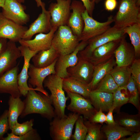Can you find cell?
Segmentation results:
<instances>
[{
	"instance_id": "cell-29",
	"label": "cell",
	"mask_w": 140,
	"mask_h": 140,
	"mask_svg": "<svg viewBox=\"0 0 140 140\" xmlns=\"http://www.w3.org/2000/svg\"><path fill=\"white\" fill-rule=\"evenodd\" d=\"M101 130L107 140H120L133 133L116 123L102 126Z\"/></svg>"
},
{
	"instance_id": "cell-35",
	"label": "cell",
	"mask_w": 140,
	"mask_h": 140,
	"mask_svg": "<svg viewBox=\"0 0 140 140\" xmlns=\"http://www.w3.org/2000/svg\"><path fill=\"white\" fill-rule=\"evenodd\" d=\"M126 87L129 97L128 103L133 104L139 111V94L136 84L131 76Z\"/></svg>"
},
{
	"instance_id": "cell-8",
	"label": "cell",
	"mask_w": 140,
	"mask_h": 140,
	"mask_svg": "<svg viewBox=\"0 0 140 140\" xmlns=\"http://www.w3.org/2000/svg\"><path fill=\"white\" fill-rule=\"evenodd\" d=\"M57 59L50 66L44 68H37L30 64L28 72L29 86L30 87L36 88L38 89L39 92L49 96L48 93L44 88L43 82L48 75L55 74V65Z\"/></svg>"
},
{
	"instance_id": "cell-47",
	"label": "cell",
	"mask_w": 140,
	"mask_h": 140,
	"mask_svg": "<svg viewBox=\"0 0 140 140\" xmlns=\"http://www.w3.org/2000/svg\"><path fill=\"white\" fill-rule=\"evenodd\" d=\"M36 3L38 7H41L43 2L41 1V0H34Z\"/></svg>"
},
{
	"instance_id": "cell-42",
	"label": "cell",
	"mask_w": 140,
	"mask_h": 140,
	"mask_svg": "<svg viewBox=\"0 0 140 140\" xmlns=\"http://www.w3.org/2000/svg\"><path fill=\"white\" fill-rule=\"evenodd\" d=\"M89 15L92 17L95 4L90 0H81Z\"/></svg>"
},
{
	"instance_id": "cell-12",
	"label": "cell",
	"mask_w": 140,
	"mask_h": 140,
	"mask_svg": "<svg viewBox=\"0 0 140 140\" xmlns=\"http://www.w3.org/2000/svg\"><path fill=\"white\" fill-rule=\"evenodd\" d=\"M41 7L42 9L41 12L30 25L22 39L26 40L31 39L35 34L47 33L52 29L50 14L48 11L46 9L44 3L43 2Z\"/></svg>"
},
{
	"instance_id": "cell-33",
	"label": "cell",
	"mask_w": 140,
	"mask_h": 140,
	"mask_svg": "<svg viewBox=\"0 0 140 140\" xmlns=\"http://www.w3.org/2000/svg\"><path fill=\"white\" fill-rule=\"evenodd\" d=\"M118 87L113 77L109 73L107 75L93 90L113 94Z\"/></svg>"
},
{
	"instance_id": "cell-4",
	"label": "cell",
	"mask_w": 140,
	"mask_h": 140,
	"mask_svg": "<svg viewBox=\"0 0 140 140\" xmlns=\"http://www.w3.org/2000/svg\"><path fill=\"white\" fill-rule=\"evenodd\" d=\"M79 115L72 113L62 118L55 116L50 123V134L52 139L71 140L74 126Z\"/></svg>"
},
{
	"instance_id": "cell-14",
	"label": "cell",
	"mask_w": 140,
	"mask_h": 140,
	"mask_svg": "<svg viewBox=\"0 0 140 140\" xmlns=\"http://www.w3.org/2000/svg\"><path fill=\"white\" fill-rule=\"evenodd\" d=\"M2 8V15L18 24L24 25L29 21V16L25 12L24 6L16 0H5Z\"/></svg>"
},
{
	"instance_id": "cell-38",
	"label": "cell",
	"mask_w": 140,
	"mask_h": 140,
	"mask_svg": "<svg viewBox=\"0 0 140 140\" xmlns=\"http://www.w3.org/2000/svg\"><path fill=\"white\" fill-rule=\"evenodd\" d=\"M34 122V119H31L22 123L17 122L11 130V132L17 136L24 135L33 129Z\"/></svg>"
},
{
	"instance_id": "cell-28",
	"label": "cell",
	"mask_w": 140,
	"mask_h": 140,
	"mask_svg": "<svg viewBox=\"0 0 140 140\" xmlns=\"http://www.w3.org/2000/svg\"><path fill=\"white\" fill-rule=\"evenodd\" d=\"M8 119L10 129L11 130L18 122V117L22 113L24 107V102L20 97H14L11 96L8 101Z\"/></svg>"
},
{
	"instance_id": "cell-25",
	"label": "cell",
	"mask_w": 140,
	"mask_h": 140,
	"mask_svg": "<svg viewBox=\"0 0 140 140\" xmlns=\"http://www.w3.org/2000/svg\"><path fill=\"white\" fill-rule=\"evenodd\" d=\"M116 65L114 56L107 61L95 66L92 78L88 85L91 90Z\"/></svg>"
},
{
	"instance_id": "cell-46",
	"label": "cell",
	"mask_w": 140,
	"mask_h": 140,
	"mask_svg": "<svg viewBox=\"0 0 140 140\" xmlns=\"http://www.w3.org/2000/svg\"><path fill=\"white\" fill-rule=\"evenodd\" d=\"M7 42L6 39L0 38V54L5 48Z\"/></svg>"
},
{
	"instance_id": "cell-20",
	"label": "cell",
	"mask_w": 140,
	"mask_h": 140,
	"mask_svg": "<svg viewBox=\"0 0 140 140\" xmlns=\"http://www.w3.org/2000/svg\"><path fill=\"white\" fill-rule=\"evenodd\" d=\"M58 27H53L47 33H39L33 39H21L19 43L21 45L28 47L32 51L39 52L49 49L51 46L54 35Z\"/></svg>"
},
{
	"instance_id": "cell-16",
	"label": "cell",
	"mask_w": 140,
	"mask_h": 140,
	"mask_svg": "<svg viewBox=\"0 0 140 140\" xmlns=\"http://www.w3.org/2000/svg\"><path fill=\"white\" fill-rule=\"evenodd\" d=\"M78 57L76 64L67 69L69 77L88 84L92 80L95 66L89 60L78 55Z\"/></svg>"
},
{
	"instance_id": "cell-41",
	"label": "cell",
	"mask_w": 140,
	"mask_h": 140,
	"mask_svg": "<svg viewBox=\"0 0 140 140\" xmlns=\"http://www.w3.org/2000/svg\"><path fill=\"white\" fill-rule=\"evenodd\" d=\"M106 115L101 110L97 111L89 120L92 122L101 124L106 122Z\"/></svg>"
},
{
	"instance_id": "cell-9",
	"label": "cell",
	"mask_w": 140,
	"mask_h": 140,
	"mask_svg": "<svg viewBox=\"0 0 140 140\" xmlns=\"http://www.w3.org/2000/svg\"><path fill=\"white\" fill-rule=\"evenodd\" d=\"M52 3L48 11L51 16L52 27H57L67 25L71 12V0H55Z\"/></svg>"
},
{
	"instance_id": "cell-31",
	"label": "cell",
	"mask_w": 140,
	"mask_h": 140,
	"mask_svg": "<svg viewBox=\"0 0 140 140\" xmlns=\"http://www.w3.org/2000/svg\"><path fill=\"white\" fill-rule=\"evenodd\" d=\"M118 86H126L131 77L129 66H115L110 73Z\"/></svg>"
},
{
	"instance_id": "cell-43",
	"label": "cell",
	"mask_w": 140,
	"mask_h": 140,
	"mask_svg": "<svg viewBox=\"0 0 140 140\" xmlns=\"http://www.w3.org/2000/svg\"><path fill=\"white\" fill-rule=\"evenodd\" d=\"M104 5L106 10L111 11L116 9L117 3L116 0H106Z\"/></svg>"
},
{
	"instance_id": "cell-7",
	"label": "cell",
	"mask_w": 140,
	"mask_h": 140,
	"mask_svg": "<svg viewBox=\"0 0 140 140\" xmlns=\"http://www.w3.org/2000/svg\"><path fill=\"white\" fill-rule=\"evenodd\" d=\"M84 26L78 40L87 41L89 39L103 33L107 30L114 22L113 16H109L106 22H100L96 20L88 14L86 10L82 13Z\"/></svg>"
},
{
	"instance_id": "cell-23",
	"label": "cell",
	"mask_w": 140,
	"mask_h": 140,
	"mask_svg": "<svg viewBox=\"0 0 140 140\" xmlns=\"http://www.w3.org/2000/svg\"><path fill=\"white\" fill-rule=\"evenodd\" d=\"M116 123L133 133L140 132V113L130 115L124 112H117L114 117Z\"/></svg>"
},
{
	"instance_id": "cell-37",
	"label": "cell",
	"mask_w": 140,
	"mask_h": 140,
	"mask_svg": "<svg viewBox=\"0 0 140 140\" xmlns=\"http://www.w3.org/2000/svg\"><path fill=\"white\" fill-rule=\"evenodd\" d=\"M41 138L36 129L33 128L26 134L20 136L15 135L11 132L4 137L3 140H41Z\"/></svg>"
},
{
	"instance_id": "cell-39",
	"label": "cell",
	"mask_w": 140,
	"mask_h": 140,
	"mask_svg": "<svg viewBox=\"0 0 140 140\" xmlns=\"http://www.w3.org/2000/svg\"><path fill=\"white\" fill-rule=\"evenodd\" d=\"M131 76L135 81L140 93V59L136 58L129 66Z\"/></svg>"
},
{
	"instance_id": "cell-27",
	"label": "cell",
	"mask_w": 140,
	"mask_h": 140,
	"mask_svg": "<svg viewBox=\"0 0 140 140\" xmlns=\"http://www.w3.org/2000/svg\"><path fill=\"white\" fill-rule=\"evenodd\" d=\"M59 56L57 52L51 46L48 50L38 52L31 59L34 66L42 68L51 65Z\"/></svg>"
},
{
	"instance_id": "cell-34",
	"label": "cell",
	"mask_w": 140,
	"mask_h": 140,
	"mask_svg": "<svg viewBox=\"0 0 140 140\" xmlns=\"http://www.w3.org/2000/svg\"><path fill=\"white\" fill-rule=\"evenodd\" d=\"M113 95L112 106L117 112L120 111L118 109L121 106L128 102L129 97L126 86L118 87L113 94Z\"/></svg>"
},
{
	"instance_id": "cell-51",
	"label": "cell",
	"mask_w": 140,
	"mask_h": 140,
	"mask_svg": "<svg viewBox=\"0 0 140 140\" xmlns=\"http://www.w3.org/2000/svg\"><path fill=\"white\" fill-rule=\"evenodd\" d=\"M1 13H0V17Z\"/></svg>"
},
{
	"instance_id": "cell-13",
	"label": "cell",
	"mask_w": 140,
	"mask_h": 140,
	"mask_svg": "<svg viewBox=\"0 0 140 140\" xmlns=\"http://www.w3.org/2000/svg\"><path fill=\"white\" fill-rule=\"evenodd\" d=\"M28 28L18 24L4 17H0V38L8 39L16 43L23 38Z\"/></svg>"
},
{
	"instance_id": "cell-2",
	"label": "cell",
	"mask_w": 140,
	"mask_h": 140,
	"mask_svg": "<svg viewBox=\"0 0 140 140\" xmlns=\"http://www.w3.org/2000/svg\"><path fill=\"white\" fill-rule=\"evenodd\" d=\"M63 79L55 74L47 76L43 82L44 87L50 92V95L54 109L55 116L62 118L65 116L66 102L69 98L66 97L63 88Z\"/></svg>"
},
{
	"instance_id": "cell-11",
	"label": "cell",
	"mask_w": 140,
	"mask_h": 140,
	"mask_svg": "<svg viewBox=\"0 0 140 140\" xmlns=\"http://www.w3.org/2000/svg\"><path fill=\"white\" fill-rule=\"evenodd\" d=\"M87 44L88 41H81L73 52L60 55L57 58L55 65V74L62 79L69 77L67 68L76 64L78 60L79 52L83 50Z\"/></svg>"
},
{
	"instance_id": "cell-48",
	"label": "cell",
	"mask_w": 140,
	"mask_h": 140,
	"mask_svg": "<svg viewBox=\"0 0 140 140\" xmlns=\"http://www.w3.org/2000/svg\"><path fill=\"white\" fill-rule=\"evenodd\" d=\"M5 0H0V7L2 8Z\"/></svg>"
},
{
	"instance_id": "cell-6",
	"label": "cell",
	"mask_w": 140,
	"mask_h": 140,
	"mask_svg": "<svg viewBox=\"0 0 140 140\" xmlns=\"http://www.w3.org/2000/svg\"><path fill=\"white\" fill-rule=\"evenodd\" d=\"M125 35L123 29L114 26L111 27L104 33L87 41V45L78 55L89 59L96 48L109 42L121 40Z\"/></svg>"
},
{
	"instance_id": "cell-5",
	"label": "cell",
	"mask_w": 140,
	"mask_h": 140,
	"mask_svg": "<svg viewBox=\"0 0 140 140\" xmlns=\"http://www.w3.org/2000/svg\"><path fill=\"white\" fill-rule=\"evenodd\" d=\"M80 42L67 25L60 26L55 32L52 45L60 55L70 54L75 49Z\"/></svg>"
},
{
	"instance_id": "cell-50",
	"label": "cell",
	"mask_w": 140,
	"mask_h": 140,
	"mask_svg": "<svg viewBox=\"0 0 140 140\" xmlns=\"http://www.w3.org/2000/svg\"><path fill=\"white\" fill-rule=\"evenodd\" d=\"M19 3H22L24 2L25 0H16Z\"/></svg>"
},
{
	"instance_id": "cell-18",
	"label": "cell",
	"mask_w": 140,
	"mask_h": 140,
	"mask_svg": "<svg viewBox=\"0 0 140 140\" xmlns=\"http://www.w3.org/2000/svg\"><path fill=\"white\" fill-rule=\"evenodd\" d=\"M22 57L16 43L8 41L4 50L0 54V76L17 65V61Z\"/></svg>"
},
{
	"instance_id": "cell-1",
	"label": "cell",
	"mask_w": 140,
	"mask_h": 140,
	"mask_svg": "<svg viewBox=\"0 0 140 140\" xmlns=\"http://www.w3.org/2000/svg\"><path fill=\"white\" fill-rule=\"evenodd\" d=\"M36 91H39L36 88L28 91L23 101L24 107L20 117L23 118L29 114H37L51 121L55 114L50 95Z\"/></svg>"
},
{
	"instance_id": "cell-15",
	"label": "cell",
	"mask_w": 140,
	"mask_h": 140,
	"mask_svg": "<svg viewBox=\"0 0 140 140\" xmlns=\"http://www.w3.org/2000/svg\"><path fill=\"white\" fill-rule=\"evenodd\" d=\"M18 65L0 76V93L10 94L14 97H20L18 82Z\"/></svg>"
},
{
	"instance_id": "cell-32",
	"label": "cell",
	"mask_w": 140,
	"mask_h": 140,
	"mask_svg": "<svg viewBox=\"0 0 140 140\" xmlns=\"http://www.w3.org/2000/svg\"><path fill=\"white\" fill-rule=\"evenodd\" d=\"M84 123L87 128V133L85 140H103L106 139L101 130V124L92 122L84 119Z\"/></svg>"
},
{
	"instance_id": "cell-30",
	"label": "cell",
	"mask_w": 140,
	"mask_h": 140,
	"mask_svg": "<svg viewBox=\"0 0 140 140\" xmlns=\"http://www.w3.org/2000/svg\"><path fill=\"white\" fill-rule=\"evenodd\" d=\"M124 33L130 37L133 46L136 58L140 56V23H135L123 29Z\"/></svg>"
},
{
	"instance_id": "cell-24",
	"label": "cell",
	"mask_w": 140,
	"mask_h": 140,
	"mask_svg": "<svg viewBox=\"0 0 140 140\" xmlns=\"http://www.w3.org/2000/svg\"><path fill=\"white\" fill-rule=\"evenodd\" d=\"M89 99L97 111L101 110L108 112L112 106L113 94L92 90L89 93Z\"/></svg>"
},
{
	"instance_id": "cell-19",
	"label": "cell",
	"mask_w": 140,
	"mask_h": 140,
	"mask_svg": "<svg viewBox=\"0 0 140 140\" xmlns=\"http://www.w3.org/2000/svg\"><path fill=\"white\" fill-rule=\"evenodd\" d=\"M125 36L121 39L114 52L116 65L118 67L129 66L136 58L134 47L127 41Z\"/></svg>"
},
{
	"instance_id": "cell-26",
	"label": "cell",
	"mask_w": 140,
	"mask_h": 140,
	"mask_svg": "<svg viewBox=\"0 0 140 140\" xmlns=\"http://www.w3.org/2000/svg\"><path fill=\"white\" fill-rule=\"evenodd\" d=\"M63 88L64 91L79 94L89 99L91 91L88 84L70 77L63 79Z\"/></svg>"
},
{
	"instance_id": "cell-49",
	"label": "cell",
	"mask_w": 140,
	"mask_h": 140,
	"mask_svg": "<svg viewBox=\"0 0 140 140\" xmlns=\"http://www.w3.org/2000/svg\"><path fill=\"white\" fill-rule=\"evenodd\" d=\"M92 2L95 4H97L100 2L102 0H90Z\"/></svg>"
},
{
	"instance_id": "cell-44",
	"label": "cell",
	"mask_w": 140,
	"mask_h": 140,
	"mask_svg": "<svg viewBox=\"0 0 140 140\" xmlns=\"http://www.w3.org/2000/svg\"><path fill=\"white\" fill-rule=\"evenodd\" d=\"M115 109V107L112 106L109 109L108 113L106 115V122L108 124H111L116 123L113 115V113Z\"/></svg>"
},
{
	"instance_id": "cell-22",
	"label": "cell",
	"mask_w": 140,
	"mask_h": 140,
	"mask_svg": "<svg viewBox=\"0 0 140 140\" xmlns=\"http://www.w3.org/2000/svg\"><path fill=\"white\" fill-rule=\"evenodd\" d=\"M121 40L109 42L97 48L89 60L95 66L109 60L114 56L115 51Z\"/></svg>"
},
{
	"instance_id": "cell-45",
	"label": "cell",
	"mask_w": 140,
	"mask_h": 140,
	"mask_svg": "<svg viewBox=\"0 0 140 140\" xmlns=\"http://www.w3.org/2000/svg\"><path fill=\"white\" fill-rule=\"evenodd\" d=\"M130 136L127 138L123 137L120 139V140H140V132H134L130 135Z\"/></svg>"
},
{
	"instance_id": "cell-40",
	"label": "cell",
	"mask_w": 140,
	"mask_h": 140,
	"mask_svg": "<svg viewBox=\"0 0 140 140\" xmlns=\"http://www.w3.org/2000/svg\"><path fill=\"white\" fill-rule=\"evenodd\" d=\"M8 113V110H5L0 116V140H3L4 135L10 129Z\"/></svg>"
},
{
	"instance_id": "cell-21",
	"label": "cell",
	"mask_w": 140,
	"mask_h": 140,
	"mask_svg": "<svg viewBox=\"0 0 140 140\" xmlns=\"http://www.w3.org/2000/svg\"><path fill=\"white\" fill-rule=\"evenodd\" d=\"M71 12L67 25L71 29L73 33L78 38L80 36L84 26L82 15L86 10L82 2L76 0L71 1Z\"/></svg>"
},
{
	"instance_id": "cell-36",
	"label": "cell",
	"mask_w": 140,
	"mask_h": 140,
	"mask_svg": "<svg viewBox=\"0 0 140 140\" xmlns=\"http://www.w3.org/2000/svg\"><path fill=\"white\" fill-rule=\"evenodd\" d=\"M75 124V131L71 139L74 140H85L88 130L84 123V118L82 116L79 115Z\"/></svg>"
},
{
	"instance_id": "cell-3",
	"label": "cell",
	"mask_w": 140,
	"mask_h": 140,
	"mask_svg": "<svg viewBox=\"0 0 140 140\" xmlns=\"http://www.w3.org/2000/svg\"><path fill=\"white\" fill-rule=\"evenodd\" d=\"M113 18L114 26L123 29L140 23V0H120L118 10Z\"/></svg>"
},
{
	"instance_id": "cell-17",
	"label": "cell",
	"mask_w": 140,
	"mask_h": 140,
	"mask_svg": "<svg viewBox=\"0 0 140 140\" xmlns=\"http://www.w3.org/2000/svg\"><path fill=\"white\" fill-rule=\"evenodd\" d=\"M24 58V63L22 68L18 75L19 88L22 95L26 96L28 91L35 88L30 87L27 84L29 76L28 72L30 60L32 57L38 52L32 51L27 47L21 45L18 47Z\"/></svg>"
},
{
	"instance_id": "cell-10",
	"label": "cell",
	"mask_w": 140,
	"mask_h": 140,
	"mask_svg": "<svg viewBox=\"0 0 140 140\" xmlns=\"http://www.w3.org/2000/svg\"><path fill=\"white\" fill-rule=\"evenodd\" d=\"M66 92L71 100L70 104L67 107V109L73 113L82 115L85 119L90 120L97 111L89 99L79 94Z\"/></svg>"
}]
</instances>
